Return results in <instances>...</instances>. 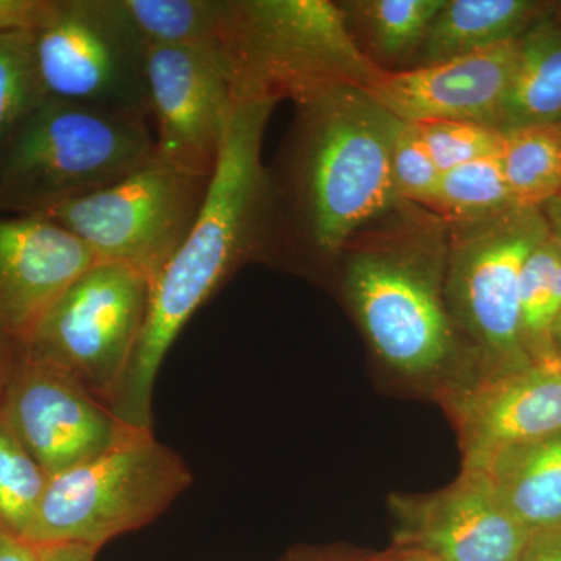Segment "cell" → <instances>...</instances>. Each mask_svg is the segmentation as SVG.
Returning <instances> with one entry per match:
<instances>
[{"mask_svg":"<svg viewBox=\"0 0 561 561\" xmlns=\"http://www.w3.org/2000/svg\"><path fill=\"white\" fill-rule=\"evenodd\" d=\"M276 102L232 105L205 205L186 241L151 283L149 309L114 415L153 430V390L169 350L195 312L260 253L265 169L262 139Z\"/></svg>","mask_w":561,"mask_h":561,"instance_id":"1","label":"cell"},{"mask_svg":"<svg viewBox=\"0 0 561 561\" xmlns=\"http://www.w3.org/2000/svg\"><path fill=\"white\" fill-rule=\"evenodd\" d=\"M147 46H214L224 0H121Z\"/></svg>","mask_w":561,"mask_h":561,"instance_id":"21","label":"cell"},{"mask_svg":"<svg viewBox=\"0 0 561 561\" xmlns=\"http://www.w3.org/2000/svg\"><path fill=\"white\" fill-rule=\"evenodd\" d=\"M0 534H2V531H0Z\"/></svg>","mask_w":561,"mask_h":561,"instance_id":"39","label":"cell"},{"mask_svg":"<svg viewBox=\"0 0 561 561\" xmlns=\"http://www.w3.org/2000/svg\"><path fill=\"white\" fill-rule=\"evenodd\" d=\"M449 261V295L461 323L490 353L529 367L519 324V276L531 251L549 238L541 208H512L461 225Z\"/></svg>","mask_w":561,"mask_h":561,"instance_id":"9","label":"cell"},{"mask_svg":"<svg viewBox=\"0 0 561 561\" xmlns=\"http://www.w3.org/2000/svg\"><path fill=\"white\" fill-rule=\"evenodd\" d=\"M98 257L54 221L0 216V332L25 343L44 313Z\"/></svg>","mask_w":561,"mask_h":561,"instance_id":"14","label":"cell"},{"mask_svg":"<svg viewBox=\"0 0 561 561\" xmlns=\"http://www.w3.org/2000/svg\"><path fill=\"white\" fill-rule=\"evenodd\" d=\"M371 46L386 60L415 54L445 0H368L353 3Z\"/></svg>","mask_w":561,"mask_h":561,"instance_id":"26","label":"cell"},{"mask_svg":"<svg viewBox=\"0 0 561 561\" xmlns=\"http://www.w3.org/2000/svg\"><path fill=\"white\" fill-rule=\"evenodd\" d=\"M432 208L457 224L471 225L518 206L508 191L501 157H491L443 172Z\"/></svg>","mask_w":561,"mask_h":561,"instance_id":"22","label":"cell"},{"mask_svg":"<svg viewBox=\"0 0 561 561\" xmlns=\"http://www.w3.org/2000/svg\"><path fill=\"white\" fill-rule=\"evenodd\" d=\"M559 125H560V127H561V124H559Z\"/></svg>","mask_w":561,"mask_h":561,"instance_id":"38","label":"cell"},{"mask_svg":"<svg viewBox=\"0 0 561 561\" xmlns=\"http://www.w3.org/2000/svg\"><path fill=\"white\" fill-rule=\"evenodd\" d=\"M46 99L32 33L0 35V157L22 124Z\"/></svg>","mask_w":561,"mask_h":561,"instance_id":"25","label":"cell"},{"mask_svg":"<svg viewBox=\"0 0 561 561\" xmlns=\"http://www.w3.org/2000/svg\"><path fill=\"white\" fill-rule=\"evenodd\" d=\"M39 548L24 538L0 534V561H38Z\"/></svg>","mask_w":561,"mask_h":561,"instance_id":"31","label":"cell"},{"mask_svg":"<svg viewBox=\"0 0 561 561\" xmlns=\"http://www.w3.org/2000/svg\"><path fill=\"white\" fill-rule=\"evenodd\" d=\"M394 186L401 201L434 206L442 172L432 160L426 144L413 122H398L391 151Z\"/></svg>","mask_w":561,"mask_h":561,"instance_id":"28","label":"cell"},{"mask_svg":"<svg viewBox=\"0 0 561 561\" xmlns=\"http://www.w3.org/2000/svg\"><path fill=\"white\" fill-rule=\"evenodd\" d=\"M552 337L553 342H556L557 346H559L561 356V313L559 319H557L556 324H553Z\"/></svg>","mask_w":561,"mask_h":561,"instance_id":"36","label":"cell"},{"mask_svg":"<svg viewBox=\"0 0 561 561\" xmlns=\"http://www.w3.org/2000/svg\"><path fill=\"white\" fill-rule=\"evenodd\" d=\"M287 561H319V560H313L311 559V557H291L290 560H287Z\"/></svg>","mask_w":561,"mask_h":561,"instance_id":"37","label":"cell"},{"mask_svg":"<svg viewBox=\"0 0 561 561\" xmlns=\"http://www.w3.org/2000/svg\"><path fill=\"white\" fill-rule=\"evenodd\" d=\"M154 153L146 117L47 98L0 157V210L39 216L119 183Z\"/></svg>","mask_w":561,"mask_h":561,"instance_id":"4","label":"cell"},{"mask_svg":"<svg viewBox=\"0 0 561 561\" xmlns=\"http://www.w3.org/2000/svg\"><path fill=\"white\" fill-rule=\"evenodd\" d=\"M150 280L98 261L44 313L24 348L72 375L111 409L146 323Z\"/></svg>","mask_w":561,"mask_h":561,"instance_id":"8","label":"cell"},{"mask_svg":"<svg viewBox=\"0 0 561 561\" xmlns=\"http://www.w3.org/2000/svg\"><path fill=\"white\" fill-rule=\"evenodd\" d=\"M38 561H95L101 552L98 549L77 545L38 546Z\"/></svg>","mask_w":561,"mask_h":561,"instance_id":"32","label":"cell"},{"mask_svg":"<svg viewBox=\"0 0 561 561\" xmlns=\"http://www.w3.org/2000/svg\"><path fill=\"white\" fill-rule=\"evenodd\" d=\"M51 7L54 0H0V35L38 31Z\"/></svg>","mask_w":561,"mask_h":561,"instance_id":"29","label":"cell"},{"mask_svg":"<svg viewBox=\"0 0 561 561\" xmlns=\"http://www.w3.org/2000/svg\"><path fill=\"white\" fill-rule=\"evenodd\" d=\"M378 561H442L432 553L423 549L412 548V546H398L394 551L387 553Z\"/></svg>","mask_w":561,"mask_h":561,"instance_id":"35","label":"cell"},{"mask_svg":"<svg viewBox=\"0 0 561 561\" xmlns=\"http://www.w3.org/2000/svg\"><path fill=\"white\" fill-rule=\"evenodd\" d=\"M32 35L47 98L149 119V46L121 0H54Z\"/></svg>","mask_w":561,"mask_h":561,"instance_id":"7","label":"cell"},{"mask_svg":"<svg viewBox=\"0 0 561 561\" xmlns=\"http://www.w3.org/2000/svg\"><path fill=\"white\" fill-rule=\"evenodd\" d=\"M519 39L409 70L381 69L364 90L398 119L467 121L497 128Z\"/></svg>","mask_w":561,"mask_h":561,"instance_id":"13","label":"cell"},{"mask_svg":"<svg viewBox=\"0 0 561 561\" xmlns=\"http://www.w3.org/2000/svg\"><path fill=\"white\" fill-rule=\"evenodd\" d=\"M213 175L154 153L119 183L33 217L60 225L98 261L130 267L151 286L201 216Z\"/></svg>","mask_w":561,"mask_h":561,"instance_id":"6","label":"cell"},{"mask_svg":"<svg viewBox=\"0 0 561 561\" xmlns=\"http://www.w3.org/2000/svg\"><path fill=\"white\" fill-rule=\"evenodd\" d=\"M49 481L0 412V531L25 540Z\"/></svg>","mask_w":561,"mask_h":561,"instance_id":"23","label":"cell"},{"mask_svg":"<svg viewBox=\"0 0 561 561\" xmlns=\"http://www.w3.org/2000/svg\"><path fill=\"white\" fill-rule=\"evenodd\" d=\"M561 124V7L519 38L518 62L497 130Z\"/></svg>","mask_w":561,"mask_h":561,"instance_id":"19","label":"cell"},{"mask_svg":"<svg viewBox=\"0 0 561 561\" xmlns=\"http://www.w3.org/2000/svg\"><path fill=\"white\" fill-rule=\"evenodd\" d=\"M297 110L289 168L295 236L330 256L401 202L391 168L400 119L351 84Z\"/></svg>","mask_w":561,"mask_h":561,"instance_id":"2","label":"cell"},{"mask_svg":"<svg viewBox=\"0 0 561 561\" xmlns=\"http://www.w3.org/2000/svg\"><path fill=\"white\" fill-rule=\"evenodd\" d=\"M505 181L518 208H541L561 195V127L534 125L505 133Z\"/></svg>","mask_w":561,"mask_h":561,"instance_id":"20","label":"cell"},{"mask_svg":"<svg viewBox=\"0 0 561 561\" xmlns=\"http://www.w3.org/2000/svg\"><path fill=\"white\" fill-rule=\"evenodd\" d=\"M438 171H451L467 162L501 157L505 133L467 121L413 122Z\"/></svg>","mask_w":561,"mask_h":561,"instance_id":"27","label":"cell"},{"mask_svg":"<svg viewBox=\"0 0 561 561\" xmlns=\"http://www.w3.org/2000/svg\"><path fill=\"white\" fill-rule=\"evenodd\" d=\"M516 561H561V527L530 534Z\"/></svg>","mask_w":561,"mask_h":561,"instance_id":"30","label":"cell"},{"mask_svg":"<svg viewBox=\"0 0 561 561\" xmlns=\"http://www.w3.org/2000/svg\"><path fill=\"white\" fill-rule=\"evenodd\" d=\"M0 412L50 478L106 451L133 430L72 375L24 345Z\"/></svg>","mask_w":561,"mask_h":561,"instance_id":"10","label":"cell"},{"mask_svg":"<svg viewBox=\"0 0 561 561\" xmlns=\"http://www.w3.org/2000/svg\"><path fill=\"white\" fill-rule=\"evenodd\" d=\"M345 286L373 346L391 367L421 375L445 360L448 317L434 284L413 262L362 251L346 267Z\"/></svg>","mask_w":561,"mask_h":561,"instance_id":"11","label":"cell"},{"mask_svg":"<svg viewBox=\"0 0 561 561\" xmlns=\"http://www.w3.org/2000/svg\"><path fill=\"white\" fill-rule=\"evenodd\" d=\"M147 92L162 160L214 173L232 110L214 46H149Z\"/></svg>","mask_w":561,"mask_h":561,"instance_id":"12","label":"cell"},{"mask_svg":"<svg viewBox=\"0 0 561 561\" xmlns=\"http://www.w3.org/2000/svg\"><path fill=\"white\" fill-rule=\"evenodd\" d=\"M546 221H548L549 232L561 257V195L553 197L541 206Z\"/></svg>","mask_w":561,"mask_h":561,"instance_id":"34","label":"cell"},{"mask_svg":"<svg viewBox=\"0 0 561 561\" xmlns=\"http://www.w3.org/2000/svg\"><path fill=\"white\" fill-rule=\"evenodd\" d=\"M401 511L400 546L423 549L442 561H516L530 537L485 476L474 470Z\"/></svg>","mask_w":561,"mask_h":561,"instance_id":"15","label":"cell"},{"mask_svg":"<svg viewBox=\"0 0 561 561\" xmlns=\"http://www.w3.org/2000/svg\"><path fill=\"white\" fill-rule=\"evenodd\" d=\"M561 313V257L551 234L524 262L519 276V324L524 348H548Z\"/></svg>","mask_w":561,"mask_h":561,"instance_id":"24","label":"cell"},{"mask_svg":"<svg viewBox=\"0 0 561 561\" xmlns=\"http://www.w3.org/2000/svg\"><path fill=\"white\" fill-rule=\"evenodd\" d=\"M552 9L535 0H445L413 54L416 68L519 39Z\"/></svg>","mask_w":561,"mask_h":561,"instance_id":"18","label":"cell"},{"mask_svg":"<svg viewBox=\"0 0 561 561\" xmlns=\"http://www.w3.org/2000/svg\"><path fill=\"white\" fill-rule=\"evenodd\" d=\"M214 49L232 105L362 87L381 70L357 46L345 9L328 0H224Z\"/></svg>","mask_w":561,"mask_h":561,"instance_id":"3","label":"cell"},{"mask_svg":"<svg viewBox=\"0 0 561 561\" xmlns=\"http://www.w3.org/2000/svg\"><path fill=\"white\" fill-rule=\"evenodd\" d=\"M468 461L561 432V368L546 364L501 376L461 402Z\"/></svg>","mask_w":561,"mask_h":561,"instance_id":"16","label":"cell"},{"mask_svg":"<svg viewBox=\"0 0 561 561\" xmlns=\"http://www.w3.org/2000/svg\"><path fill=\"white\" fill-rule=\"evenodd\" d=\"M192 482L179 453L153 430L133 427L106 451L51 476L25 540L101 551L160 518Z\"/></svg>","mask_w":561,"mask_h":561,"instance_id":"5","label":"cell"},{"mask_svg":"<svg viewBox=\"0 0 561 561\" xmlns=\"http://www.w3.org/2000/svg\"><path fill=\"white\" fill-rule=\"evenodd\" d=\"M22 343L14 342L9 335L0 332V402L9 386L11 373L20 356Z\"/></svg>","mask_w":561,"mask_h":561,"instance_id":"33","label":"cell"},{"mask_svg":"<svg viewBox=\"0 0 561 561\" xmlns=\"http://www.w3.org/2000/svg\"><path fill=\"white\" fill-rule=\"evenodd\" d=\"M465 470L482 472L530 534L561 527V432L496 449Z\"/></svg>","mask_w":561,"mask_h":561,"instance_id":"17","label":"cell"}]
</instances>
